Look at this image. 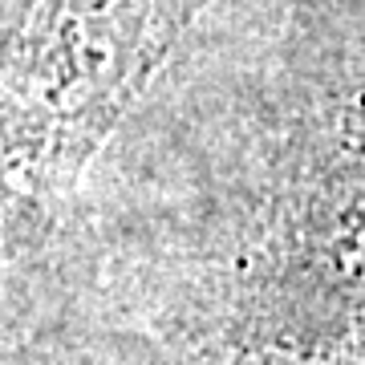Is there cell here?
Returning <instances> with one entry per match:
<instances>
[{
	"label": "cell",
	"mask_w": 365,
	"mask_h": 365,
	"mask_svg": "<svg viewBox=\"0 0 365 365\" xmlns=\"http://www.w3.org/2000/svg\"><path fill=\"white\" fill-rule=\"evenodd\" d=\"M211 0H29L0 49V170L49 179L98 146Z\"/></svg>",
	"instance_id": "6da1fadb"
}]
</instances>
